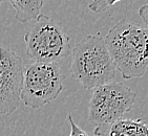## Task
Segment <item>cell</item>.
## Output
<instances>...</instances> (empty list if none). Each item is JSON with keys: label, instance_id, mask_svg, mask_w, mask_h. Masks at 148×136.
Segmentation results:
<instances>
[{"label": "cell", "instance_id": "1", "mask_svg": "<svg viewBox=\"0 0 148 136\" xmlns=\"http://www.w3.org/2000/svg\"><path fill=\"white\" fill-rule=\"evenodd\" d=\"M114 65L123 79L142 78L148 71V29L121 20L104 38Z\"/></svg>", "mask_w": 148, "mask_h": 136}, {"label": "cell", "instance_id": "2", "mask_svg": "<svg viewBox=\"0 0 148 136\" xmlns=\"http://www.w3.org/2000/svg\"><path fill=\"white\" fill-rule=\"evenodd\" d=\"M71 54L69 72L86 90L110 83L116 78L117 69L100 34L89 35L78 42Z\"/></svg>", "mask_w": 148, "mask_h": 136}, {"label": "cell", "instance_id": "3", "mask_svg": "<svg viewBox=\"0 0 148 136\" xmlns=\"http://www.w3.org/2000/svg\"><path fill=\"white\" fill-rule=\"evenodd\" d=\"M25 54L33 62L58 63L71 52V39L62 24L40 14L24 35Z\"/></svg>", "mask_w": 148, "mask_h": 136}, {"label": "cell", "instance_id": "4", "mask_svg": "<svg viewBox=\"0 0 148 136\" xmlns=\"http://www.w3.org/2000/svg\"><path fill=\"white\" fill-rule=\"evenodd\" d=\"M63 90L58 63L33 62L24 66L20 99L26 107L39 109L55 101Z\"/></svg>", "mask_w": 148, "mask_h": 136}, {"label": "cell", "instance_id": "5", "mask_svg": "<svg viewBox=\"0 0 148 136\" xmlns=\"http://www.w3.org/2000/svg\"><path fill=\"white\" fill-rule=\"evenodd\" d=\"M136 99L137 94L123 83L96 87L88 104V120L97 127L110 125L131 110Z\"/></svg>", "mask_w": 148, "mask_h": 136}, {"label": "cell", "instance_id": "6", "mask_svg": "<svg viewBox=\"0 0 148 136\" xmlns=\"http://www.w3.org/2000/svg\"><path fill=\"white\" fill-rule=\"evenodd\" d=\"M23 69L22 58L0 46V115H11L19 107Z\"/></svg>", "mask_w": 148, "mask_h": 136}, {"label": "cell", "instance_id": "7", "mask_svg": "<svg viewBox=\"0 0 148 136\" xmlns=\"http://www.w3.org/2000/svg\"><path fill=\"white\" fill-rule=\"evenodd\" d=\"M95 136H148V126L142 119L120 118L110 125L99 126Z\"/></svg>", "mask_w": 148, "mask_h": 136}, {"label": "cell", "instance_id": "8", "mask_svg": "<svg viewBox=\"0 0 148 136\" xmlns=\"http://www.w3.org/2000/svg\"><path fill=\"white\" fill-rule=\"evenodd\" d=\"M16 12V20L21 23H27L36 20L41 13L45 0H8Z\"/></svg>", "mask_w": 148, "mask_h": 136}, {"label": "cell", "instance_id": "9", "mask_svg": "<svg viewBox=\"0 0 148 136\" xmlns=\"http://www.w3.org/2000/svg\"><path fill=\"white\" fill-rule=\"evenodd\" d=\"M120 1L122 0H91L88 4V9L95 14H100L109 10Z\"/></svg>", "mask_w": 148, "mask_h": 136}, {"label": "cell", "instance_id": "10", "mask_svg": "<svg viewBox=\"0 0 148 136\" xmlns=\"http://www.w3.org/2000/svg\"><path fill=\"white\" fill-rule=\"evenodd\" d=\"M67 119H69V125H71V134H69V136H91V135H89L87 132H85L83 129H81V128L74 122V119H73L71 114H69Z\"/></svg>", "mask_w": 148, "mask_h": 136}, {"label": "cell", "instance_id": "11", "mask_svg": "<svg viewBox=\"0 0 148 136\" xmlns=\"http://www.w3.org/2000/svg\"><path fill=\"white\" fill-rule=\"evenodd\" d=\"M139 16L145 24L146 29H148V4L142 5L139 9Z\"/></svg>", "mask_w": 148, "mask_h": 136}, {"label": "cell", "instance_id": "12", "mask_svg": "<svg viewBox=\"0 0 148 136\" xmlns=\"http://www.w3.org/2000/svg\"><path fill=\"white\" fill-rule=\"evenodd\" d=\"M4 1H6V0H0V5H1V3L4 2Z\"/></svg>", "mask_w": 148, "mask_h": 136}]
</instances>
